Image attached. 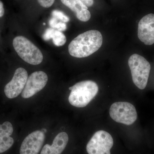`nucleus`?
<instances>
[{"label": "nucleus", "instance_id": "nucleus-1", "mask_svg": "<svg viewBox=\"0 0 154 154\" xmlns=\"http://www.w3.org/2000/svg\"><path fill=\"white\" fill-rule=\"evenodd\" d=\"M103 38L97 30H90L79 34L69 45V53L74 57H88L96 52L102 46Z\"/></svg>", "mask_w": 154, "mask_h": 154}, {"label": "nucleus", "instance_id": "nucleus-2", "mask_svg": "<svg viewBox=\"0 0 154 154\" xmlns=\"http://www.w3.org/2000/svg\"><path fill=\"white\" fill-rule=\"evenodd\" d=\"M71 93L69 97L70 104L74 107H86L99 91L98 85L94 81H82L70 87Z\"/></svg>", "mask_w": 154, "mask_h": 154}, {"label": "nucleus", "instance_id": "nucleus-3", "mask_svg": "<svg viewBox=\"0 0 154 154\" xmlns=\"http://www.w3.org/2000/svg\"><path fill=\"white\" fill-rule=\"evenodd\" d=\"M133 82L140 90H143L147 84L151 65L143 57L138 54H133L128 61Z\"/></svg>", "mask_w": 154, "mask_h": 154}, {"label": "nucleus", "instance_id": "nucleus-4", "mask_svg": "<svg viewBox=\"0 0 154 154\" xmlns=\"http://www.w3.org/2000/svg\"><path fill=\"white\" fill-rule=\"evenodd\" d=\"M13 46L19 56L30 64H39L43 60L41 51L24 36L15 37L13 40Z\"/></svg>", "mask_w": 154, "mask_h": 154}, {"label": "nucleus", "instance_id": "nucleus-5", "mask_svg": "<svg viewBox=\"0 0 154 154\" xmlns=\"http://www.w3.org/2000/svg\"><path fill=\"white\" fill-rule=\"evenodd\" d=\"M109 114L114 121L130 125L136 121L137 114L135 107L128 102H117L110 106Z\"/></svg>", "mask_w": 154, "mask_h": 154}, {"label": "nucleus", "instance_id": "nucleus-6", "mask_svg": "<svg viewBox=\"0 0 154 154\" xmlns=\"http://www.w3.org/2000/svg\"><path fill=\"white\" fill-rule=\"evenodd\" d=\"M113 145L111 135L103 130L94 134L88 142L86 149L89 154H110V149Z\"/></svg>", "mask_w": 154, "mask_h": 154}, {"label": "nucleus", "instance_id": "nucleus-7", "mask_svg": "<svg viewBox=\"0 0 154 154\" xmlns=\"http://www.w3.org/2000/svg\"><path fill=\"white\" fill-rule=\"evenodd\" d=\"M48 81L47 74L44 72L32 73L28 77L22 93V98H30L44 88Z\"/></svg>", "mask_w": 154, "mask_h": 154}, {"label": "nucleus", "instance_id": "nucleus-8", "mask_svg": "<svg viewBox=\"0 0 154 154\" xmlns=\"http://www.w3.org/2000/svg\"><path fill=\"white\" fill-rule=\"evenodd\" d=\"M28 79L27 71L23 68H19L11 82L5 88V94L9 99H14L22 93Z\"/></svg>", "mask_w": 154, "mask_h": 154}, {"label": "nucleus", "instance_id": "nucleus-9", "mask_svg": "<svg viewBox=\"0 0 154 154\" xmlns=\"http://www.w3.org/2000/svg\"><path fill=\"white\" fill-rule=\"evenodd\" d=\"M44 133L36 131L27 136L20 147V154H38L44 143Z\"/></svg>", "mask_w": 154, "mask_h": 154}, {"label": "nucleus", "instance_id": "nucleus-10", "mask_svg": "<svg viewBox=\"0 0 154 154\" xmlns=\"http://www.w3.org/2000/svg\"><path fill=\"white\" fill-rule=\"evenodd\" d=\"M138 37L146 45L154 43V14L146 15L140 19L138 26Z\"/></svg>", "mask_w": 154, "mask_h": 154}, {"label": "nucleus", "instance_id": "nucleus-11", "mask_svg": "<svg viewBox=\"0 0 154 154\" xmlns=\"http://www.w3.org/2000/svg\"><path fill=\"white\" fill-rule=\"evenodd\" d=\"M69 137L66 133H60L55 137L51 146L45 145L40 154H61L68 143Z\"/></svg>", "mask_w": 154, "mask_h": 154}, {"label": "nucleus", "instance_id": "nucleus-12", "mask_svg": "<svg viewBox=\"0 0 154 154\" xmlns=\"http://www.w3.org/2000/svg\"><path fill=\"white\" fill-rule=\"evenodd\" d=\"M62 3L76 14L77 18L82 22H86L91 18L88 8L80 0H61Z\"/></svg>", "mask_w": 154, "mask_h": 154}, {"label": "nucleus", "instance_id": "nucleus-13", "mask_svg": "<svg viewBox=\"0 0 154 154\" xmlns=\"http://www.w3.org/2000/svg\"><path fill=\"white\" fill-rule=\"evenodd\" d=\"M13 131L11 122H5L0 125V154L8 150L14 144V139L11 137Z\"/></svg>", "mask_w": 154, "mask_h": 154}, {"label": "nucleus", "instance_id": "nucleus-14", "mask_svg": "<svg viewBox=\"0 0 154 154\" xmlns=\"http://www.w3.org/2000/svg\"><path fill=\"white\" fill-rule=\"evenodd\" d=\"M54 44L57 46H61L65 44L66 38L61 31L54 30L51 36Z\"/></svg>", "mask_w": 154, "mask_h": 154}, {"label": "nucleus", "instance_id": "nucleus-15", "mask_svg": "<svg viewBox=\"0 0 154 154\" xmlns=\"http://www.w3.org/2000/svg\"><path fill=\"white\" fill-rule=\"evenodd\" d=\"M52 16L54 18L61 20L64 22H68L69 21V18L60 11L54 10L52 11Z\"/></svg>", "mask_w": 154, "mask_h": 154}, {"label": "nucleus", "instance_id": "nucleus-16", "mask_svg": "<svg viewBox=\"0 0 154 154\" xmlns=\"http://www.w3.org/2000/svg\"><path fill=\"white\" fill-rule=\"evenodd\" d=\"M40 5L45 8H49L53 5L55 0H37Z\"/></svg>", "mask_w": 154, "mask_h": 154}, {"label": "nucleus", "instance_id": "nucleus-17", "mask_svg": "<svg viewBox=\"0 0 154 154\" xmlns=\"http://www.w3.org/2000/svg\"><path fill=\"white\" fill-rule=\"evenodd\" d=\"M54 29L52 28H50L45 30L43 35V38L45 41L49 40L51 38V36L54 31Z\"/></svg>", "mask_w": 154, "mask_h": 154}, {"label": "nucleus", "instance_id": "nucleus-18", "mask_svg": "<svg viewBox=\"0 0 154 154\" xmlns=\"http://www.w3.org/2000/svg\"><path fill=\"white\" fill-rule=\"evenodd\" d=\"M55 28L57 29L59 31H64L66 29V25L64 22H58L57 24L56 25Z\"/></svg>", "mask_w": 154, "mask_h": 154}, {"label": "nucleus", "instance_id": "nucleus-19", "mask_svg": "<svg viewBox=\"0 0 154 154\" xmlns=\"http://www.w3.org/2000/svg\"><path fill=\"white\" fill-rule=\"evenodd\" d=\"M58 22L57 19L54 18V17H53L49 20V24L50 26L52 28H55L56 25L57 24Z\"/></svg>", "mask_w": 154, "mask_h": 154}, {"label": "nucleus", "instance_id": "nucleus-20", "mask_svg": "<svg viewBox=\"0 0 154 154\" xmlns=\"http://www.w3.org/2000/svg\"><path fill=\"white\" fill-rule=\"evenodd\" d=\"M87 7H91L94 4V0H80Z\"/></svg>", "mask_w": 154, "mask_h": 154}, {"label": "nucleus", "instance_id": "nucleus-21", "mask_svg": "<svg viewBox=\"0 0 154 154\" xmlns=\"http://www.w3.org/2000/svg\"><path fill=\"white\" fill-rule=\"evenodd\" d=\"M5 14V10H4L3 4L1 1H0V17H3Z\"/></svg>", "mask_w": 154, "mask_h": 154}]
</instances>
